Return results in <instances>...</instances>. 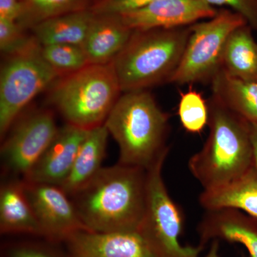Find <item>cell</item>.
I'll list each match as a JSON object with an SVG mask.
<instances>
[{"label": "cell", "instance_id": "obj_4", "mask_svg": "<svg viewBox=\"0 0 257 257\" xmlns=\"http://www.w3.org/2000/svg\"><path fill=\"white\" fill-rule=\"evenodd\" d=\"M191 26L133 30L113 61L121 92L148 90L170 83L182 60Z\"/></svg>", "mask_w": 257, "mask_h": 257}, {"label": "cell", "instance_id": "obj_16", "mask_svg": "<svg viewBox=\"0 0 257 257\" xmlns=\"http://www.w3.org/2000/svg\"><path fill=\"white\" fill-rule=\"evenodd\" d=\"M2 234L42 236V230L29 200L23 180L9 181L0 189Z\"/></svg>", "mask_w": 257, "mask_h": 257}, {"label": "cell", "instance_id": "obj_17", "mask_svg": "<svg viewBox=\"0 0 257 257\" xmlns=\"http://www.w3.org/2000/svg\"><path fill=\"white\" fill-rule=\"evenodd\" d=\"M199 202L206 211L232 209L242 211L257 222V167L231 183L211 190H204Z\"/></svg>", "mask_w": 257, "mask_h": 257}, {"label": "cell", "instance_id": "obj_31", "mask_svg": "<svg viewBox=\"0 0 257 257\" xmlns=\"http://www.w3.org/2000/svg\"><path fill=\"white\" fill-rule=\"evenodd\" d=\"M251 140H252L254 164L257 167V126L251 124Z\"/></svg>", "mask_w": 257, "mask_h": 257}, {"label": "cell", "instance_id": "obj_22", "mask_svg": "<svg viewBox=\"0 0 257 257\" xmlns=\"http://www.w3.org/2000/svg\"><path fill=\"white\" fill-rule=\"evenodd\" d=\"M24 5L23 18L18 23L31 29L37 24L60 15L85 9L86 0H21Z\"/></svg>", "mask_w": 257, "mask_h": 257}, {"label": "cell", "instance_id": "obj_12", "mask_svg": "<svg viewBox=\"0 0 257 257\" xmlns=\"http://www.w3.org/2000/svg\"><path fill=\"white\" fill-rule=\"evenodd\" d=\"M64 243L67 257H157L138 230L106 233L83 230Z\"/></svg>", "mask_w": 257, "mask_h": 257}, {"label": "cell", "instance_id": "obj_20", "mask_svg": "<svg viewBox=\"0 0 257 257\" xmlns=\"http://www.w3.org/2000/svg\"><path fill=\"white\" fill-rule=\"evenodd\" d=\"M95 15L80 10L48 19L32 27V35L42 46L57 44L82 46Z\"/></svg>", "mask_w": 257, "mask_h": 257}, {"label": "cell", "instance_id": "obj_28", "mask_svg": "<svg viewBox=\"0 0 257 257\" xmlns=\"http://www.w3.org/2000/svg\"><path fill=\"white\" fill-rule=\"evenodd\" d=\"M158 1L160 0H101L90 10L95 15H119Z\"/></svg>", "mask_w": 257, "mask_h": 257}, {"label": "cell", "instance_id": "obj_5", "mask_svg": "<svg viewBox=\"0 0 257 257\" xmlns=\"http://www.w3.org/2000/svg\"><path fill=\"white\" fill-rule=\"evenodd\" d=\"M114 64H87L59 77L50 88L49 101L66 123L84 130L101 126L121 96Z\"/></svg>", "mask_w": 257, "mask_h": 257}, {"label": "cell", "instance_id": "obj_10", "mask_svg": "<svg viewBox=\"0 0 257 257\" xmlns=\"http://www.w3.org/2000/svg\"><path fill=\"white\" fill-rule=\"evenodd\" d=\"M24 184L42 237L51 243H64L76 233L88 230L70 197L60 186L25 181Z\"/></svg>", "mask_w": 257, "mask_h": 257}, {"label": "cell", "instance_id": "obj_13", "mask_svg": "<svg viewBox=\"0 0 257 257\" xmlns=\"http://www.w3.org/2000/svg\"><path fill=\"white\" fill-rule=\"evenodd\" d=\"M88 130L66 123L23 180L60 186L68 177Z\"/></svg>", "mask_w": 257, "mask_h": 257}, {"label": "cell", "instance_id": "obj_19", "mask_svg": "<svg viewBox=\"0 0 257 257\" xmlns=\"http://www.w3.org/2000/svg\"><path fill=\"white\" fill-rule=\"evenodd\" d=\"M248 24L230 34L223 52L221 69L239 79L257 82V42Z\"/></svg>", "mask_w": 257, "mask_h": 257}, {"label": "cell", "instance_id": "obj_21", "mask_svg": "<svg viewBox=\"0 0 257 257\" xmlns=\"http://www.w3.org/2000/svg\"><path fill=\"white\" fill-rule=\"evenodd\" d=\"M210 84L211 95L250 124L257 126V82L235 78L221 69Z\"/></svg>", "mask_w": 257, "mask_h": 257}, {"label": "cell", "instance_id": "obj_1", "mask_svg": "<svg viewBox=\"0 0 257 257\" xmlns=\"http://www.w3.org/2000/svg\"><path fill=\"white\" fill-rule=\"evenodd\" d=\"M147 170L117 165L102 167L70 198L83 224L96 232L136 231L143 221Z\"/></svg>", "mask_w": 257, "mask_h": 257}, {"label": "cell", "instance_id": "obj_15", "mask_svg": "<svg viewBox=\"0 0 257 257\" xmlns=\"http://www.w3.org/2000/svg\"><path fill=\"white\" fill-rule=\"evenodd\" d=\"M133 32L118 15H95L82 45L89 64L112 63Z\"/></svg>", "mask_w": 257, "mask_h": 257}, {"label": "cell", "instance_id": "obj_3", "mask_svg": "<svg viewBox=\"0 0 257 257\" xmlns=\"http://www.w3.org/2000/svg\"><path fill=\"white\" fill-rule=\"evenodd\" d=\"M171 115L149 90L123 92L104 125L119 147V163L148 170L169 154Z\"/></svg>", "mask_w": 257, "mask_h": 257}, {"label": "cell", "instance_id": "obj_18", "mask_svg": "<svg viewBox=\"0 0 257 257\" xmlns=\"http://www.w3.org/2000/svg\"><path fill=\"white\" fill-rule=\"evenodd\" d=\"M109 135L104 124L88 130L68 177L60 186L69 197L90 182L102 169Z\"/></svg>", "mask_w": 257, "mask_h": 257}, {"label": "cell", "instance_id": "obj_23", "mask_svg": "<svg viewBox=\"0 0 257 257\" xmlns=\"http://www.w3.org/2000/svg\"><path fill=\"white\" fill-rule=\"evenodd\" d=\"M179 95L177 115L182 127L189 133H202L209 121L208 100L192 87Z\"/></svg>", "mask_w": 257, "mask_h": 257}, {"label": "cell", "instance_id": "obj_30", "mask_svg": "<svg viewBox=\"0 0 257 257\" xmlns=\"http://www.w3.org/2000/svg\"><path fill=\"white\" fill-rule=\"evenodd\" d=\"M219 240L215 239L211 241L210 248H209V251L206 253L205 256L203 257H219ZM241 257H250L248 255L242 253Z\"/></svg>", "mask_w": 257, "mask_h": 257}, {"label": "cell", "instance_id": "obj_27", "mask_svg": "<svg viewBox=\"0 0 257 257\" xmlns=\"http://www.w3.org/2000/svg\"><path fill=\"white\" fill-rule=\"evenodd\" d=\"M214 7L232 10L242 16L254 31L257 32V0H204Z\"/></svg>", "mask_w": 257, "mask_h": 257}, {"label": "cell", "instance_id": "obj_25", "mask_svg": "<svg viewBox=\"0 0 257 257\" xmlns=\"http://www.w3.org/2000/svg\"><path fill=\"white\" fill-rule=\"evenodd\" d=\"M18 22L0 19V50L5 56L22 50L34 38L29 36Z\"/></svg>", "mask_w": 257, "mask_h": 257}, {"label": "cell", "instance_id": "obj_7", "mask_svg": "<svg viewBox=\"0 0 257 257\" xmlns=\"http://www.w3.org/2000/svg\"><path fill=\"white\" fill-rule=\"evenodd\" d=\"M167 156L162 155L147 170L146 205L138 231L157 257H199L204 246H184L179 241L184 215L169 194L162 176Z\"/></svg>", "mask_w": 257, "mask_h": 257}, {"label": "cell", "instance_id": "obj_26", "mask_svg": "<svg viewBox=\"0 0 257 257\" xmlns=\"http://www.w3.org/2000/svg\"><path fill=\"white\" fill-rule=\"evenodd\" d=\"M7 257H67L44 243L16 242L10 243L5 248Z\"/></svg>", "mask_w": 257, "mask_h": 257}, {"label": "cell", "instance_id": "obj_6", "mask_svg": "<svg viewBox=\"0 0 257 257\" xmlns=\"http://www.w3.org/2000/svg\"><path fill=\"white\" fill-rule=\"evenodd\" d=\"M5 57L0 72L2 140L29 103L60 77L44 58L35 37L22 50Z\"/></svg>", "mask_w": 257, "mask_h": 257}, {"label": "cell", "instance_id": "obj_8", "mask_svg": "<svg viewBox=\"0 0 257 257\" xmlns=\"http://www.w3.org/2000/svg\"><path fill=\"white\" fill-rule=\"evenodd\" d=\"M245 24L247 22L238 13L221 8L213 18L192 25L182 60L170 84L211 83L221 70L223 52L230 34Z\"/></svg>", "mask_w": 257, "mask_h": 257}, {"label": "cell", "instance_id": "obj_9", "mask_svg": "<svg viewBox=\"0 0 257 257\" xmlns=\"http://www.w3.org/2000/svg\"><path fill=\"white\" fill-rule=\"evenodd\" d=\"M59 127L50 109H37L15 121L1 147L7 171L25 178L55 138Z\"/></svg>", "mask_w": 257, "mask_h": 257}, {"label": "cell", "instance_id": "obj_2", "mask_svg": "<svg viewBox=\"0 0 257 257\" xmlns=\"http://www.w3.org/2000/svg\"><path fill=\"white\" fill-rule=\"evenodd\" d=\"M208 104L209 135L188 163L204 190L231 183L254 165L251 124L212 95Z\"/></svg>", "mask_w": 257, "mask_h": 257}, {"label": "cell", "instance_id": "obj_11", "mask_svg": "<svg viewBox=\"0 0 257 257\" xmlns=\"http://www.w3.org/2000/svg\"><path fill=\"white\" fill-rule=\"evenodd\" d=\"M204 0H160L140 9L116 15L133 30L190 26L217 14Z\"/></svg>", "mask_w": 257, "mask_h": 257}, {"label": "cell", "instance_id": "obj_14", "mask_svg": "<svg viewBox=\"0 0 257 257\" xmlns=\"http://www.w3.org/2000/svg\"><path fill=\"white\" fill-rule=\"evenodd\" d=\"M200 243L205 247L217 239L240 243L250 257H257V222L246 214L232 209L207 211L198 225Z\"/></svg>", "mask_w": 257, "mask_h": 257}, {"label": "cell", "instance_id": "obj_29", "mask_svg": "<svg viewBox=\"0 0 257 257\" xmlns=\"http://www.w3.org/2000/svg\"><path fill=\"white\" fill-rule=\"evenodd\" d=\"M24 5L21 0H0V19L18 22L23 18Z\"/></svg>", "mask_w": 257, "mask_h": 257}, {"label": "cell", "instance_id": "obj_24", "mask_svg": "<svg viewBox=\"0 0 257 257\" xmlns=\"http://www.w3.org/2000/svg\"><path fill=\"white\" fill-rule=\"evenodd\" d=\"M42 54L47 63L61 77L82 69L89 64L82 46L69 44L42 46Z\"/></svg>", "mask_w": 257, "mask_h": 257}]
</instances>
